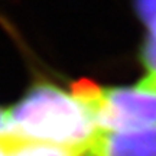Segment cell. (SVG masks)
I'll return each instance as SVG.
<instances>
[{"mask_svg": "<svg viewBox=\"0 0 156 156\" xmlns=\"http://www.w3.org/2000/svg\"><path fill=\"white\" fill-rule=\"evenodd\" d=\"M9 110H6L3 107H0V137L9 134Z\"/></svg>", "mask_w": 156, "mask_h": 156, "instance_id": "8992f818", "label": "cell"}, {"mask_svg": "<svg viewBox=\"0 0 156 156\" xmlns=\"http://www.w3.org/2000/svg\"><path fill=\"white\" fill-rule=\"evenodd\" d=\"M12 145L13 140L10 136L0 137V156H12Z\"/></svg>", "mask_w": 156, "mask_h": 156, "instance_id": "52a82bcc", "label": "cell"}, {"mask_svg": "<svg viewBox=\"0 0 156 156\" xmlns=\"http://www.w3.org/2000/svg\"><path fill=\"white\" fill-rule=\"evenodd\" d=\"M147 25V35L140 48V62L143 64L149 74L156 73V17L146 23Z\"/></svg>", "mask_w": 156, "mask_h": 156, "instance_id": "5b68a950", "label": "cell"}, {"mask_svg": "<svg viewBox=\"0 0 156 156\" xmlns=\"http://www.w3.org/2000/svg\"><path fill=\"white\" fill-rule=\"evenodd\" d=\"M9 134L20 142L81 147L97 132L90 107L73 93L42 81L9 108Z\"/></svg>", "mask_w": 156, "mask_h": 156, "instance_id": "6da1fadb", "label": "cell"}, {"mask_svg": "<svg viewBox=\"0 0 156 156\" xmlns=\"http://www.w3.org/2000/svg\"><path fill=\"white\" fill-rule=\"evenodd\" d=\"M73 94L84 101L94 116L97 129L130 130L156 126V90L133 87H97L78 81Z\"/></svg>", "mask_w": 156, "mask_h": 156, "instance_id": "7a4b0ae2", "label": "cell"}, {"mask_svg": "<svg viewBox=\"0 0 156 156\" xmlns=\"http://www.w3.org/2000/svg\"><path fill=\"white\" fill-rule=\"evenodd\" d=\"M12 156H80L78 147H65L49 143L20 142L12 137Z\"/></svg>", "mask_w": 156, "mask_h": 156, "instance_id": "277c9868", "label": "cell"}, {"mask_svg": "<svg viewBox=\"0 0 156 156\" xmlns=\"http://www.w3.org/2000/svg\"><path fill=\"white\" fill-rule=\"evenodd\" d=\"M139 84H142L143 87H147V88L156 90V73L155 74H149V75L145 77L142 81H139Z\"/></svg>", "mask_w": 156, "mask_h": 156, "instance_id": "ba28073f", "label": "cell"}, {"mask_svg": "<svg viewBox=\"0 0 156 156\" xmlns=\"http://www.w3.org/2000/svg\"><path fill=\"white\" fill-rule=\"evenodd\" d=\"M80 156H156V126L130 130L97 129L78 147Z\"/></svg>", "mask_w": 156, "mask_h": 156, "instance_id": "3957f363", "label": "cell"}]
</instances>
